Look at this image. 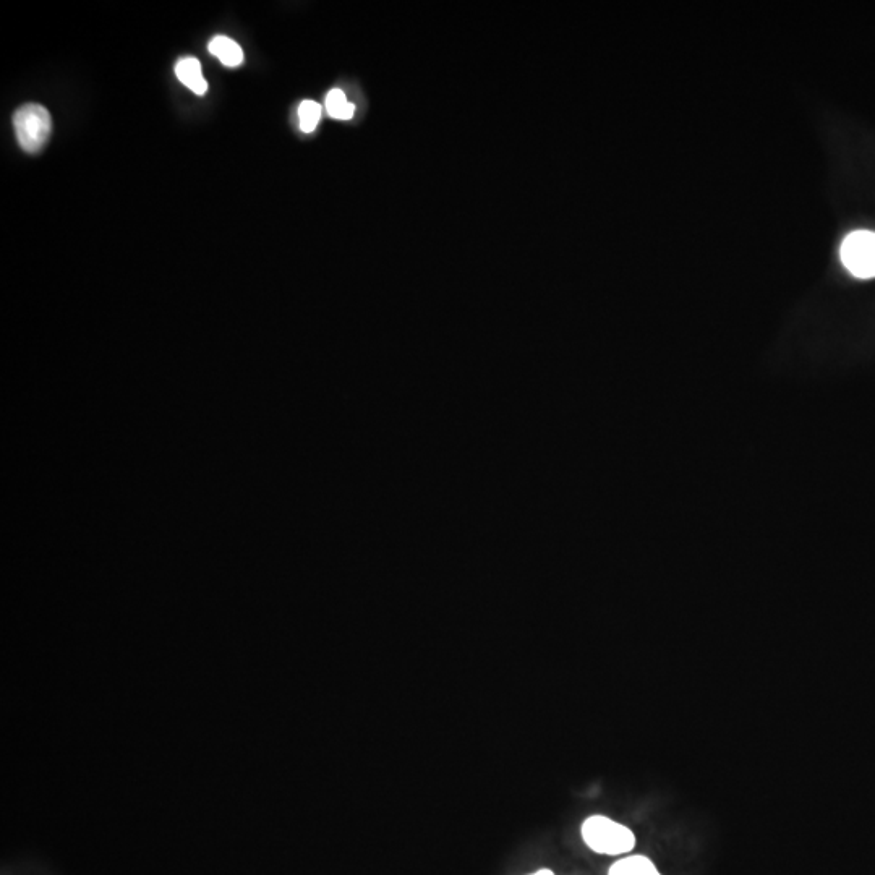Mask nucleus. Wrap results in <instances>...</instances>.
<instances>
[{"label": "nucleus", "instance_id": "7ed1b4c3", "mask_svg": "<svg viewBox=\"0 0 875 875\" xmlns=\"http://www.w3.org/2000/svg\"><path fill=\"white\" fill-rule=\"evenodd\" d=\"M840 258L856 278H875V232L856 231L846 235L841 244Z\"/></svg>", "mask_w": 875, "mask_h": 875}, {"label": "nucleus", "instance_id": "f257e3e1", "mask_svg": "<svg viewBox=\"0 0 875 875\" xmlns=\"http://www.w3.org/2000/svg\"><path fill=\"white\" fill-rule=\"evenodd\" d=\"M581 838L592 853L608 858L618 859L634 853L637 846L634 830L605 814L585 817L581 824Z\"/></svg>", "mask_w": 875, "mask_h": 875}, {"label": "nucleus", "instance_id": "6e6552de", "mask_svg": "<svg viewBox=\"0 0 875 875\" xmlns=\"http://www.w3.org/2000/svg\"><path fill=\"white\" fill-rule=\"evenodd\" d=\"M321 119V106L316 103V101H312V99H307L304 103L299 106V122L300 129L305 133L315 132L316 127H318V122Z\"/></svg>", "mask_w": 875, "mask_h": 875}, {"label": "nucleus", "instance_id": "423d86ee", "mask_svg": "<svg viewBox=\"0 0 875 875\" xmlns=\"http://www.w3.org/2000/svg\"><path fill=\"white\" fill-rule=\"evenodd\" d=\"M208 49L226 67L234 69V67H239L244 62L242 47L235 43L234 39L227 38V36H216V38L211 39Z\"/></svg>", "mask_w": 875, "mask_h": 875}, {"label": "nucleus", "instance_id": "f03ea898", "mask_svg": "<svg viewBox=\"0 0 875 875\" xmlns=\"http://www.w3.org/2000/svg\"><path fill=\"white\" fill-rule=\"evenodd\" d=\"M13 127L22 150L31 154L38 153L51 137V114L46 107L39 104H25L15 112Z\"/></svg>", "mask_w": 875, "mask_h": 875}, {"label": "nucleus", "instance_id": "20e7f679", "mask_svg": "<svg viewBox=\"0 0 875 875\" xmlns=\"http://www.w3.org/2000/svg\"><path fill=\"white\" fill-rule=\"evenodd\" d=\"M607 875H663L654 859L645 854L631 853L616 859Z\"/></svg>", "mask_w": 875, "mask_h": 875}, {"label": "nucleus", "instance_id": "0eeeda50", "mask_svg": "<svg viewBox=\"0 0 875 875\" xmlns=\"http://www.w3.org/2000/svg\"><path fill=\"white\" fill-rule=\"evenodd\" d=\"M326 111L333 119L350 120L354 117L355 107L341 90H333L326 96Z\"/></svg>", "mask_w": 875, "mask_h": 875}, {"label": "nucleus", "instance_id": "1a4fd4ad", "mask_svg": "<svg viewBox=\"0 0 875 875\" xmlns=\"http://www.w3.org/2000/svg\"><path fill=\"white\" fill-rule=\"evenodd\" d=\"M527 875H556V874H555V871H553V869H548V867H540V869H537V871L530 872V874H527Z\"/></svg>", "mask_w": 875, "mask_h": 875}, {"label": "nucleus", "instance_id": "39448f33", "mask_svg": "<svg viewBox=\"0 0 875 875\" xmlns=\"http://www.w3.org/2000/svg\"><path fill=\"white\" fill-rule=\"evenodd\" d=\"M175 75L182 85L187 86L188 90H192L198 96H203L208 91V82L203 77L201 64L195 57L180 59L175 65Z\"/></svg>", "mask_w": 875, "mask_h": 875}]
</instances>
